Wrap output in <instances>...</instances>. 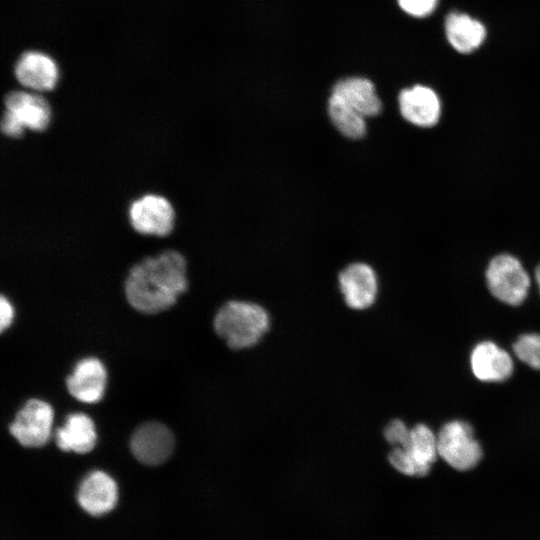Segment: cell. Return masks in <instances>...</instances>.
I'll return each instance as SVG.
<instances>
[{
	"mask_svg": "<svg viewBox=\"0 0 540 540\" xmlns=\"http://www.w3.org/2000/svg\"><path fill=\"white\" fill-rule=\"evenodd\" d=\"M187 286L185 258L175 250H167L131 268L125 294L134 309L155 314L173 306Z\"/></svg>",
	"mask_w": 540,
	"mask_h": 540,
	"instance_id": "obj_1",
	"label": "cell"
},
{
	"mask_svg": "<svg viewBox=\"0 0 540 540\" xmlns=\"http://www.w3.org/2000/svg\"><path fill=\"white\" fill-rule=\"evenodd\" d=\"M213 326L229 348L243 350L261 341L270 328V316L257 303L231 300L219 308Z\"/></svg>",
	"mask_w": 540,
	"mask_h": 540,
	"instance_id": "obj_2",
	"label": "cell"
},
{
	"mask_svg": "<svg viewBox=\"0 0 540 540\" xmlns=\"http://www.w3.org/2000/svg\"><path fill=\"white\" fill-rule=\"evenodd\" d=\"M5 107L1 130L8 137L18 138L25 129L40 132L50 123L49 104L37 94L13 91L6 96Z\"/></svg>",
	"mask_w": 540,
	"mask_h": 540,
	"instance_id": "obj_3",
	"label": "cell"
},
{
	"mask_svg": "<svg viewBox=\"0 0 540 540\" xmlns=\"http://www.w3.org/2000/svg\"><path fill=\"white\" fill-rule=\"evenodd\" d=\"M485 275L489 291L499 301L517 306L526 299L530 278L516 257L510 254L495 256Z\"/></svg>",
	"mask_w": 540,
	"mask_h": 540,
	"instance_id": "obj_4",
	"label": "cell"
},
{
	"mask_svg": "<svg viewBox=\"0 0 540 540\" xmlns=\"http://www.w3.org/2000/svg\"><path fill=\"white\" fill-rule=\"evenodd\" d=\"M438 455L452 468L467 471L474 468L482 458V448L474 437L471 425L453 420L437 434Z\"/></svg>",
	"mask_w": 540,
	"mask_h": 540,
	"instance_id": "obj_5",
	"label": "cell"
},
{
	"mask_svg": "<svg viewBox=\"0 0 540 540\" xmlns=\"http://www.w3.org/2000/svg\"><path fill=\"white\" fill-rule=\"evenodd\" d=\"M54 412L45 401L30 399L18 411L9 430L25 447L44 446L51 434Z\"/></svg>",
	"mask_w": 540,
	"mask_h": 540,
	"instance_id": "obj_6",
	"label": "cell"
},
{
	"mask_svg": "<svg viewBox=\"0 0 540 540\" xmlns=\"http://www.w3.org/2000/svg\"><path fill=\"white\" fill-rule=\"evenodd\" d=\"M129 219L138 233L166 236L174 227L175 212L166 198L147 194L130 205Z\"/></svg>",
	"mask_w": 540,
	"mask_h": 540,
	"instance_id": "obj_7",
	"label": "cell"
},
{
	"mask_svg": "<svg viewBox=\"0 0 540 540\" xmlns=\"http://www.w3.org/2000/svg\"><path fill=\"white\" fill-rule=\"evenodd\" d=\"M175 439L171 430L159 422L140 425L130 439L134 457L145 465L164 463L172 454Z\"/></svg>",
	"mask_w": 540,
	"mask_h": 540,
	"instance_id": "obj_8",
	"label": "cell"
},
{
	"mask_svg": "<svg viewBox=\"0 0 540 540\" xmlns=\"http://www.w3.org/2000/svg\"><path fill=\"white\" fill-rule=\"evenodd\" d=\"M338 283L344 301L351 309L365 310L374 304L378 282L375 271L368 264L348 265L340 272Z\"/></svg>",
	"mask_w": 540,
	"mask_h": 540,
	"instance_id": "obj_9",
	"label": "cell"
},
{
	"mask_svg": "<svg viewBox=\"0 0 540 540\" xmlns=\"http://www.w3.org/2000/svg\"><path fill=\"white\" fill-rule=\"evenodd\" d=\"M77 501L89 515L103 516L115 508L118 501V486L106 472L92 471L80 483Z\"/></svg>",
	"mask_w": 540,
	"mask_h": 540,
	"instance_id": "obj_10",
	"label": "cell"
},
{
	"mask_svg": "<svg viewBox=\"0 0 540 540\" xmlns=\"http://www.w3.org/2000/svg\"><path fill=\"white\" fill-rule=\"evenodd\" d=\"M401 115L411 124L428 128L436 125L441 115V103L436 92L424 85L403 89L398 96Z\"/></svg>",
	"mask_w": 540,
	"mask_h": 540,
	"instance_id": "obj_11",
	"label": "cell"
},
{
	"mask_svg": "<svg viewBox=\"0 0 540 540\" xmlns=\"http://www.w3.org/2000/svg\"><path fill=\"white\" fill-rule=\"evenodd\" d=\"M474 376L483 382H503L513 372V360L509 353L491 341L478 343L470 356Z\"/></svg>",
	"mask_w": 540,
	"mask_h": 540,
	"instance_id": "obj_12",
	"label": "cell"
},
{
	"mask_svg": "<svg viewBox=\"0 0 540 540\" xmlns=\"http://www.w3.org/2000/svg\"><path fill=\"white\" fill-rule=\"evenodd\" d=\"M106 377V370L100 360L85 358L76 364L73 373L67 378V389L77 400L95 403L103 397Z\"/></svg>",
	"mask_w": 540,
	"mask_h": 540,
	"instance_id": "obj_13",
	"label": "cell"
},
{
	"mask_svg": "<svg viewBox=\"0 0 540 540\" xmlns=\"http://www.w3.org/2000/svg\"><path fill=\"white\" fill-rule=\"evenodd\" d=\"M403 449L412 477L426 476L439 456L437 435L426 424H417Z\"/></svg>",
	"mask_w": 540,
	"mask_h": 540,
	"instance_id": "obj_14",
	"label": "cell"
},
{
	"mask_svg": "<svg viewBox=\"0 0 540 540\" xmlns=\"http://www.w3.org/2000/svg\"><path fill=\"white\" fill-rule=\"evenodd\" d=\"M18 81L25 87L48 91L55 87L58 80V68L49 56L29 51L18 60L15 68Z\"/></svg>",
	"mask_w": 540,
	"mask_h": 540,
	"instance_id": "obj_15",
	"label": "cell"
},
{
	"mask_svg": "<svg viewBox=\"0 0 540 540\" xmlns=\"http://www.w3.org/2000/svg\"><path fill=\"white\" fill-rule=\"evenodd\" d=\"M332 92L341 96L352 108L361 115L374 117L382 110L374 84L367 78L348 77L339 80Z\"/></svg>",
	"mask_w": 540,
	"mask_h": 540,
	"instance_id": "obj_16",
	"label": "cell"
},
{
	"mask_svg": "<svg viewBox=\"0 0 540 540\" xmlns=\"http://www.w3.org/2000/svg\"><path fill=\"white\" fill-rule=\"evenodd\" d=\"M96 439L93 421L82 413L68 415L64 425L56 432V443L65 452L88 453L94 448Z\"/></svg>",
	"mask_w": 540,
	"mask_h": 540,
	"instance_id": "obj_17",
	"label": "cell"
},
{
	"mask_svg": "<svg viewBox=\"0 0 540 540\" xmlns=\"http://www.w3.org/2000/svg\"><path fill=\"white\" fill-rule=\"evenodd\" d=\"M445 34L450 45L459 53L476 50L486 36L485 27L478 20L464 13H450L445 21Z\"/></svg>",
	"mask_w": 540,
	"mask_h": 540,
	"instance_id": "obj_18",
	"label": "cell"
},
{
	"mask_svg": "<svg viewBox=\"0 0 540 540\" xmlns=\"http://www.w3.org/2000/svg\"><path fill=\"white\" fill-rule=\"evenodd\" d=\"M328 114L334 126L345 137L359 139L365 135V117L333 92L328 100Z\"/></svg>",
	"mask_w": 540,
	"mask_h": 540,
	"instance_id": "obj_19",
	"label": "cell"
},
{
	"mask_svg": "<svg viewBox=\"0 0 540 540\" xmlns=\"http://www.w3.org/2000/svg\"><path fill=\"white\" fill-rule=\"evenodd\" d=\"M516 357L533 369L540 370V334H523L513 344Z\"/></svg>",
	"mask_w": 540,
	"mask_h": 540,
	"instance_id": "obj_20",
	"label": "cell"
},
{
	"mask_svg": "<svg viewBox=\"0 0 540 540\" xmlns=\"http://www.w3.org/2000/svg\"><path fill=\"white\" fill-rule=\"evenodd\" d=\"M384 438L393 446H405L410 436V429L400 419L390 421L384 428Z\"/></svg>",
	"mask_w": 540,
	"mask_h": 540,
	"instance_id": "obj_21",
	"label": "cell"
},
{
	"mask_svg": "<svg viewBox=\"0 0 540 540\" xmlns=\"http://www.w3.org/2000/svg\"><path fill=\"white\" fill-rule=\"evenodd\" d=\"M400 8L414 17L430 15L436 8L438 0H397Z\"/></svg>",
	"mask_w": 540,
	"mask_h": 540,
	"instance_id": "obj_22",
	"label": "cell"
},
{
	"mask_svg": "<svg viewBox=\"0 0 540 540\" xmlns=\"http://www.w3.org/2000/svg\"><path fill=\"white\" fill-rule=\"evenodd\" d=\"M0 311H1L0 329L1 331H4L7 327L10 326L13 320L14 310L9 300L6 299L3 295L1 296V300H0Z\"/></svg>",
	"mask_w": 540,
	"mask_h": 540,
	"instance_id": "obj_23",
	"label": "cell"
},
{
	"mask_svg": "<svg viewBox=\"0 0 540 540\" xmlns=\"http://www.w3.org/2000/svg\"><path fill=\"white\" fill-rule=\"evenodd\" d=\"M535 279L538 284L539 292H540V264L535 269Z\"/></svg>",
	"mask_w": 540,
	"mask_h": 540,
	"instance_id": "obj_24",
	"label": "cell"
}]
</instances>
